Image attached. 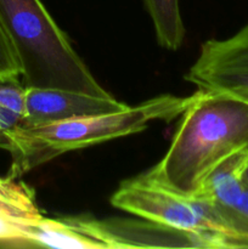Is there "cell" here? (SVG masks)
Listing matches in <instances>:
<instances>
[{
	"label": "cell",
	"mask_w": 248,
	"mask_h": 249,
	"mask_svg": "<svg viewBox=\"0 0 248 249\" xmlns=\"http://www.w3.org/2000/svg\"><path fill=\"white\" fill-rule=\"evenodd\" d=\"M248 147V95L195 92L162 160L145 179L182 197L199 192L223 160Z\"/></svg>",
	"instance_id": "6da1fadb"
},
{
	"label": "cell",
	"mask_w": 248,
	"mask_h": 249,
	"mask_svg": "<svg viewBox=\"0 0 248 249\" xmlns=\"http://www.w3.org/2000/svg\"><path fill=\"white\" fill-rule=\"evenodd\" d=\"M195 94L181 97L160 95L138 106L112 113L79 117L40 126H17L9 136L12 158L9 177L19 179L61 155L140 133L151 122H170L180 117Z\"/></svg>",
	"instance_id": "7a4b0ae2"
},
{
	"label": "cell",
	"mask_w": 248,
	"mask_h": 249,
	"mask_svg": "<svg viewBox=\"0 0 248 249\" xmlns=\"http://www.w3.org/2000/svg\"><path fill=\"white\" fill-rule=\"evenodd\" d=\"M0 23L18 56L26 87L112 97L40 0H0Z\"/></svg>",
	"instance_id": "3957f363"
},
{
	"label": "cell",
	"mask_w": 248,
	"mask_h": 249,
	"mask_svg": "<svg viewBox=\"0 0 248 249\" xmlns=\"http://www.w3.org/2000/svg\"><path fill=\"white\" fill-rule=\"evenodd\" d=\"M112 206L141 219L164 224L179 230L218 237L226 248L233 245L216 232L192 207L187 197L168 191L140 175L126 180L111 197Z\"/></svg>",
	"instance_id": "277c9868"
},
{
	"label": "cell",
	"mask_w": 248,
	"mask_h": 249,
	"mask_svg": "<svg viewBox=\"0 0 248 249\" xmlns=\"http://www.w3.org/2000/svg\"><path fill=\"white\" fill-rule=\"evenodd\" d=\"M65 219L79 231L104 242L108 249L226 248L223 241L214 236L179 230L147 219L97 220L87 216H71Z\"/></svg>",
	"instance_id": "5b68a950"
},
{
	"label": "cell",
	"mask_w": 248,
	"mask_h": 249,
	"mask_svg": "<svg viewBox=\"0 0 248 249\" xmlns=\"http://www.w3.org/2000/svg\"><path fill=\"white\" fill-rule=\"evenodd\" d=\"M185 79L204 91L248 95V23L229 38L204 41Z\"/></svg>",
	"instance_id": "8992f818"
},
{
	"label": "cell",
	"mask_w": 248,
	"mask_h": 249,
	"mask_svg": "<svg viewBox=\"0 0 248 249\" xmlns=\"http://www.w3.org/2000/svg\"><path fill=\"white\" fill-rule=\"evenodd\" d=\"M128 105L112 97H100L56 88L26 87L21 126H40L79 117L112 113Z\"/></svg>",
	"instance_id": "52a82bcc"
},
{
	"label": "cell",
	"mask_w": 248,
	"mask_h": 249,
	"mask_svg": "<svg viewBox=\"0 0 248 249\" xmlns=\"http://www.w3.org/2000/svg\"><path fill=\"white\" fill-rule=\"evenodd\" d=\"M34 192L11 177H0V246L28 247V226L40 218Z\"/></svg>",
	"instance_id": "ba28073f"
},
{
	"label": "cell",
	"mask_w": 248,
	"mask_h": 249,
	"mask_svg": "<svg viewBox=\"0 0 248 249\" xmlns=\"http://www.w3.org/2000/svg\"><path fill=\"white\" fill-rule=\"evenodd\" d=\"M28 247L58 249H108L101 241L78 230L66 219L36 218L28 226Z\"/></svg>",
	"instance_id": "9c48e42d"
},
{
	"label": "cell",
	"mask_w": 248,
	"mask_h": 249,
	"mask_svg": "<svg viewBox=\"0 0 248 249\" xmlns=\"http://www.w3.org/2000/svg\"><path fill=\"white\" fill-rule=\"evenodd\" d=\"M152 19L158 44L167 50H177L184 43L185 27L179 0H142Z\"/></svg>",
	"instance_id": "30bf717a"
},
{
	"label": "cell",
	"mask_w": 248,
	"mask_h": 249,
	"mask_svg": "<svg viewBox=\"0 0 248 249\" xmlns=\"http://www.w3.org/2000/svg\"><path fill=\"white\" fill-rule=\"evenodd\" d=\"M24 99L26 85L18 79L0 82V148L7 151L10 134L21 125Z\"/></svg>",
	"instance_id": "8fae6325"
},
{
	"label": "cell",
	"mask_w": 248,
	"mask_h": 249,
	"mask_svg": "<svg viewBox=\"0 0 248 249\" xmlns=\"http://www.w3.org/2000/svg\"><path fill=\"white\" fill-rule=\"evenodd\" d=\"M22 77V68L18 56L0 23V82L15 80Z\"/></svg>",
	"instance_id": "7c38bea8"
},
{
	"label": "cell",
	"mask_w": 248,
	"mask_h": 249,
	"mask_svg": "<svg viewBox=\"0 0 248 249\" xmlns=\"http://www.w3.org/2000/svg\"><path fill=\"white\" fill-rule=\"evenodd\" d=\"M242 180H243V182H245L246 186L248 187V165H247V168H246V169H245V172H243Z\"/></svg>",
	"instance_id": "4fadbf2b"
}]
</instances>
